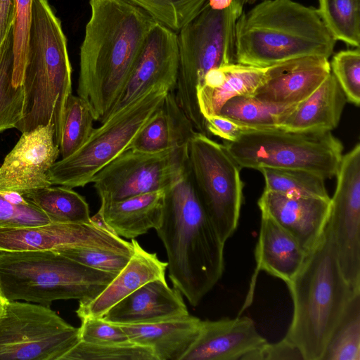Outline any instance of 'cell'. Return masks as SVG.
Instances as JSON below:
<instances>
[{
    "label": "cell",
    "mask_w": 360,
    "mask_h": 360,
    "mask_svg": "<svg viewBox=\"0 0 360 360\" xmlns=\"http://www.w3.org/2000/svg\"><path fill=\"white\" fill-rule=\"evenodd\" d=\"M201 325V319L188 314L156 323L121 327L130 341L150 347L157 360H181L197 338Z\"/></svg>",
    "instance_id": "cell-24"
},
{
    "label": "cell",
    "mask_w": 360,
    "mask_h": 360,
    "mask_svg": "<svg viewBox=\"0 0 360 360\" xmlns=\"http://www.w3.org/2000/svg\"><path fill=\"white\" fill-rule=\"evenodd\" d=\"M322 360H360V295L352 300Z\"/></svg>",
    "instance_id": "cell-33"
},
{
    "label": "cell",
    "mask_w": 360,
    "mask_h": 360,
    "mask_svg": "<svg viewBox=\"0 0 360 360\" xmlns=\"http://www.w3.org/2000/svg\"><path fill=\"white\" fill-rule=\"evenodd\" d=\"M286 285L293 314L284 339L299 349L304 360H322L352 300L360 295L341 271L328 221L319 241Z\"/></svg>",
    "instance_id": "cell-3"
},
{
    "label": "cell",
    "mask_w": 360,
    "mask_h": 360,
    "mask_svg": "<svg viewBox=\"0 0 360 360\" xmlns=\"http://www.w3.org/2000/svg\"><path fill=\"white\" fill-rule=\"evenodd\" d=\"M331 73L344 91L347 102L360 104V49L342 50L335 53L330 63Z\"/></svg>",
    "instance_id": "cell-38"
},
{
    "label": "cell",
    "mask_w": 360,
    "mask_h": 360,
    "mask_svg": "<svg viewBox=\"0 0 360 360\" xmlns=\"http://www.w3.org/2000/svg\"><path fill=\"white\" fill-rule=\"evenodd\" d=\"M195 131L179 105L174 91H170L128 148L148 153H160L188 144Z\"/></svg>",
    "instance_id": "cell-25"
},
{
    "label": "cell",
    "mask_w": 360,
    "mask_h": 360,
    "mask_svg": "<svg viewBox=\"0 0 360 360\" xmlns=\"http://www.w3.org/2000/svg\"><path fill=\"white\" fill-rule=\"evenodd\" d=\"M94 116L89 103L72 94L68 98L58 142L62 159L80 148L89 137Z\"/></svg>",
    "instance_id": "cell-32"
},
{
    "label": "cell",
    "mask_w": 360,
    "mask_h": 360,
    "mask_svg": "<svg viewBox=\"0 0 360 360\" xmlns=\"http://www.w3.org/2000/svg\"><path fill=\"white\" fill-rule=\"evenodd\" d=\"M335 43L316 8L292 0H261L236 22V60L265 68L304 56L329 58Z\"/></svg>",
    "instance_id": "cell-4"
},
{
    "label": "cell",
    "mask_w": 360,
    "mask_h": 360,
    "mask_svg": "<svg viewBox=\"0 0 360 360\" xmlns=\"http://www.w3.org/2000/svg\"><path fill=\"white\" fill-rule=\"evenodd\" d=\"M80 340L50 307L8 301L0 316V360H61Z\"/></svg>",
    "instance_id": "cell-11"
},
{
    "label": "cell",
    "mask_w": 360,
    "mask_h": 360,
    "mask_svg": "<svg viewBox=\"0 0 360 360\" xmlns=\"http://www.w3.org/2000/svg\"><path fill=\"white\" fill-rule=\"evenodd\" d=\"M20 195L44 212L51 223L91 224L87 202L71 188L50 186Z\"/></svg>",
    "instance_id": "cell-28"
},
{
    "label": "cell",
    "mask_w": 360,
    "mask_h": 360,
    "mask_svg": "<svg viewBox=\"0 0 360 360\" xmlns=\"http://www.w3.org/2000/svg\"><path fill=\"white\" fill-rule=\"evenodd\" d=\"M266 342L249 317L202 320L197 338L181 360H242Z\"/></svg>",
    "instance_id": "cell-19"
},
{
    "label": "cell",
    "mask_w": 360,
    "mask_h": 360,
    "mask_svg": "<svg viewBox=\"0 0 360 360\" xmlns=\"http://www.w3.org/2000/svg\"><path fill=\"white\" fill-rule=\"evenodd\" d=\"M295 106H276L262 102L252 96H238L228 100L218 114L246 129H276L279 128L285 116Z\"/></svg>",
    "instance_id": "cell-29"
},
{
    "label": "cell",
    "mask_w": 360,
    "mask_h": 360,
    "mask_svg": "<svg viewBox=\"0 0 360 360\" xmlns=\"http://www.w3.org/2000/svg\"><path fill=\"white\" fill-rule=\"evenodd\" d=\"M257 204L261 214L290 234L306 254L322 236L330 209V199L288 196L265 189Z\"/></svg>",
    "instance_id": "cell-18"
},
{
    "label": "cell",
    "mask_w": 360,
    "mask_h": 360,
    "mask_svg": "<svg viewBox=\"0 0 360 360\" xmlns=\"http://www.w3.org/2000/svg\"><path fill=\"white\" fill-rule=\"evenodd\" d=\"M115 276L86 266L55 250L0 252V291L7 301L46 307L59 300L90 301Z\"/></svg>",
    "instance_id": "cell-6"
},
{
    "label": "cell",
    "mask_w": 360,
    "mask_h": 360,
    "mask_svg": "<svg viewBox=\"0 0 360 360\" xmlns=\"http://www.w3.org/2000/svg\"><path fill=\"white\" fill-rule=\"evenodd\" d=\"M72 67L60 20L48 0H32V23L22 87V133L49 122L58 144L65 108L72 94Z\"/></svg>",
    "instance_id": "cell-5"
},
{
    "label": "cell",
    "mask_w": 360,
    "mask_h": 360,
    "mask_svg": "<svg viewBox=\"0 0 360 360\" xmlns=\"http://www.w3.org/2000/svg\"><path fill=\"white\" fill-rule=\"evenodd\" d=\"M7 302L8 301L4 298V297L3 296L0 291V316L3 314L5 310Z\"/></svg>",
    "instance_id": "cell-46"
},
{
    "label": "cell",
    "mask_w": 360,
    "mask_h": 360,
    "mask_svg": "<svg viewBox=\"0 0 360 360\" xmlns=\"http://www.w3.org/2000/svg\"><path fill=\"white\" fill-rule=\"evenodd\" d=\"M32 0H15L12 25L13 72V84L22 86L32 23Z\"/></svg>",
    "instance_id": "cell-36"
},
{
    "label": "cell",
    "mask_w": 360,
    "mask_h": 360,
    "mask_svg": "<svg viewBox=\"0 0 360 360\" xmlns=\"http://www.w3.org/2000/svg\"><path fill=\"white\" fill-rule=\"evenodd\" d=\"M317 13L337 41L360 45V0H319Z\"/></svg>",
    "instance_id": "cell-30"
},
{
    "label": "cell",
    "mask_w": 360,
    "mask_h": 360,
    "mask_svg": "<svg viewBox=\"0 0 360 360\" xmlns=\"http://www.w3.org/2000/svg\"><path fill=\"white\" fill-rule=\"evenodd\" d=\"M223 144L240 168L298 169L325 180L336 176L343 156L342 143L330 131L246 129Z\"/></svg>",
    "instance_id": "cell-8"
},
{
    "label": "cell",
    "mask_w": 360,
    "mask_h": 360,
    "mask_svg": "<svg viewBox=\"0 0 360 360\" xmlns=\"http://www.w3.org/2000/svg\"><path fill=\"white\" fill-rule=\"evenodd\" d=\"M14 11L15 0H0V47L12 28Z\"/></svg>",
    "instance_id": "cell-43"
},
{
    "label": "cell",
    "mask_w": 360,
    "mask_h": 360,
    "mask_svg": "<svg viewBox=\"0 0 360 360\" xmlns=\"http://www.w3.org/2000/svg\"><path fill=\"white\" fill-rule=\"evenodd\" d=\"M178 68L177 33L156 23L148 34L129 77L105 120L153 88L174 91Z\"/></svg>",
    "instance_id": "cell-15"
},
{
    "label": "cell",
    "mask_w": 360,
    "mask_h": 360,
    "mask_svg": "<svg viewBox=\"0 0 360 360\" xmlns=\"http://www.w3.org/2000/svg\"><path fill=\"white\" fill-rule=\"evenodd\" d=\"M91 222L92 224L96 226V227L106 231L109 233H113L112 230L110 229V227L108 225V224L105 221L101 214L97 212L96 214H94L93 217H91ZM116 235V234H115Z\"/></svg>",
    "instance_id": "cell-45"
},
{
    "label": "cell",
    "mask_w": 360,
    "mask_h": 360,
    "mask_svg": "<svg viewBox=\"0 0 360 360\" xmlns=\"http://www.w3.org/2000/svg\"><path fill=\"white\" fill-rule=\"evenodd\" d=\"M268 67L233 63L210 70L197 90L199 110L205 119L217 115L223 105L238 96H252L266 80Z\"/></svg>",
    "instance_id": "cell-23"
},
{
    "label": "cell",
    "mask_w": 360,
    "mask_h": 360,
    "mask_svg": "<svg viewBox=\"0 0 360 360\" xmlns=\"http://www.w3.org/2000/svg\"><path fill=\"white\" fill-rule=\"evenodd\" d=\"M257 1L258 0H207V3L213 9L224 10L236 2H244L246 4H252Z\"/></svg>",
    "instance_id": "cell-44"
},
{
    "label": "cell",
    "mask_w": 360,
    "mask_h": 360,
    "mask_svg": "<svg viewBox=\"0 0 360 360\" xmlns=\"http://www.w3.org/2000/svg\"><path fill=\"white\" fill-rule=\"evenodd\" d=\"M189 314L181 292L166 280L146 283L112 307L102 318L120 325L152 323Z\"/></svg>",
    "instance_id": "cell-20"
},
{
    "label": "cell",
    "mask_w": 360,
    "mask_h": 360,
    "mask_svg": "<svg viewBox=\"0 0 360 360\" xmlns=\"http://www.w3.org/2000/svg\"><path fill=\"white\" fill-rule=\"evenodd\" d=\"M49 223L46 214L20 194L0 192V226L29 227Z\"/></svg>",
    "instance_id": "cell-37"
},
{
    "label": "cell",
    "mask_w": 360,
    "mask_h": 360,
    "mask_svg": "<svg viewBox=\"0 0 360 360\" xmlns=\"http://www.w3.org/2000/svg\"><path fill=\"white\" fill-rule=\"evenodd\" d=\"M246 5L236 2L226 9L216 10L206 2L200 13L177 32L176 100L195 130L208 136L197 90L210 70L236 63V26Z\"/></svg>",
    "instance_id": "cell-7"
},
{
    "label": "cell",
    "mask_w": 360,
    "mask_h": 360,
    "mask_svg": "<svg viewBox=\"0 0 360 360\" xmlns=\"http://www.w3.org/2000/svg\"><path fill=\"white\" fill-rule=\"evenodd\" d=\"M156 22L178 32L202 10L207 0H129Z\"/></svg>",
    "instance_id": "cell-34"
},
{
    "label": "cell",
    "mask_w": 360,
    "mask_h": 360,
    "mask_svg": "<svg viewBox=\"0 0 360 360\" xmlns=\"http://www.w3.org/2000/svg\"><path fill=\"white\" fill-rule=\"evenodd\" d=\"M347 102L344 91L330 72L311 95L285 116L279 128L331 131L338 127Z\"/></svg>",
    "instance_id": "cell-26"
},
{
    "label": "cell",
    "mask_w": 360,
    "mask_h": 360,
    "mask_svg": "<svg viewBox=\"0 0 360 360\" xmlns=\"http://www.w3.org/2000/svg\"><path fill=\"white\" fill-rule=\"evenodd\" d=\"M188 155L200 200L226 243L238 226L243 199L241 168L224 144L198 131L188 143Z\"/></svg>",
    "instance_id": "cell-10"
},
{
    "label": "cell",
    "mask_w": 360,
    "mask_h": 360,
    "mask_svg": "<svg viewBox=\"0 0 360 360\" xmlns=\"http://www.w3.org/2000/svg\"><path fill=\"white\" fill-rule=\"evenodd\" d=\"M100 249L131 255L133 246L92 224H54L29 227L0 226V252Z\"/></svg>",
    "instance_id": "cell-14"
},
{
    "label": "cell",
    "mask_w": 360,
    "mask_h": 360,
    "mask_svg": "<svg viewBox=\"0 0 360 360\" xmlns=\"http://www.w3.org/2000/svg\"><path fill=\"white\" fill-rule=\"evenodd\" d=\"M61 360H157L150 347L130 340L98 345L80 340Z\"/></svg>",
    "instance_id": "cell-35"
},
{
    "label": "cell",
    "mask_w": 360,
    "mask_h": 360,
    "mask_svg": "<svg viewBox=\"0 0 360 360\" xmlns=\"http://www.w3.org/2000/svg\"><path fill=\"white\" fill-rule=\"evenodd\" d=\"M80 47L77 95L102 123L122 91L156 22L129 0H89Z\"/></svg>",
    "instance_id": "cell-1"
},
{
    "label": "cell",
    "mask_w": 360,
    "mask_h": 360,
    "mask_svg": "<svg viewBox=\"0 0 360 360\" xmlns=\"http://www.w3.org/2000/svg\"><path fill=\"white\" fill-rule=\"evenodd\" d=\"M328 58L309 56L268 67L266 80L252 96L269 105H296L311 95L330 75Z\"/></svg>",
    "instance_id": "cell-17"
},
{
    "label": "cell",
    "mask_w": 360,
    "mask_h": 360,
    "mask_svg": "<svg viewBox=\"0 0 360 360\" xmlns=\"http://www.w3.org/2000/svg\"><path fill=\"white\" fill-rule=\"evenodd\" d=\"M55 251L86 266L115 275L122 270L132 255L86 248H68Z\"/></svg>",
    "instance_id": "cell-39"
},
{
    "label": "cell",
    "mask_w": 360,
    "mask_h": 360,
    "mask_svg": "<svg viewBox=\"0 0 360 360\" xmlns=\"http://www.w3.org/2000/svg\"><path fill=\"white\" fill-rule=\"evenodd\" d=\"M303 359L299 349L284 338L275 343L267 341L245 355L242 360H287Z\"/></svg>",
    "instance_id": "cell-41"
},
{
    "label": "cell",
    "mask_w": 360,
    "mask_h": 360,
    "mask_svg": "<svg viewBox=\"0 0 360 360\" xmlns=\"http://www.w3.org/2000/svg\"><path fill=\"white\" fill-rule=\"evenodd\" d=\"M168 91L153 88L94 128L84 145L66 158L56 161L47 176L51 186L84 187L131 143L155 114Z\"/></svg>",
    "instance_id": "cell-9"
},
{
    "label": "cell",
    "mask_w": 360,
    "mask_h": 360,
    "mask_svg": "<svg viewBox=\"0 0 360 360\" xmlns=\"http://www.w3.org/2000/svg\"><path fill=\"white\" fill-rule=\"evenodd\" d=\"M210 135H214L226 141H235L246 128L235 121L219 114L205 118Z\"/></svg>",
    "instance_id": "cell-42"
},
{
    "label": "cell",
    "mask_w": 360,
    "mask_h": 360,
    "mask_svg": "<svg viewBox=\"0 0 360 360\" xmlns=\"http://www.w3.org/2000/svg\"><path fill=\"white\" fill-rule=\"evenodd\" d=\"M79 336L82 341L98 345L122 343L129 338L121 326L101 318L81 319Z\"/></svg>",
    "instance_id": "cell-40"
},
{
    "label": "cell",
    "mask_w": 360,
    "mask_h": 360,
    "mask_svg": "<svg viewBox=\"0 0 360 360\" xmlns=\"http://www.w3.org/2000/svg\"><path fill=\"white\" fill-rule=\"evenodd\" d=\"M133 254L127 265L94 299L79 302L76 311L81 319L101 318L112 307L148 282L166 280L167 262L160 260L156 253L144 250L131 239Z\"/></svg>",
    "instance_id": "cell-21"
},
{
    "label": "cell",
    "mask_w": 360,
    "mask_h": 360,
    "mask_svg": "<svg viewBox=\"0 0 360 360\" xmlns=\"http://www.w3.org/2000/svg\"><path fill=\"white\" fill-rule=\"evenodd\" d=\"M306 255L290 234L271 218L261 214L259 234L255 250L256 268L241 311L252 302L257 277L261 271L287 284L298 271Z\"/></svg>",
    "instance_id": "cell-22"
},
{
    "label": "cell",
    "mask_w": 360,
    "mask_h": 360,
    "mask_svg": "<svg viewBox=\"0 0 360 360\" xmlns=\"http://www.w3.org/2000/svg\"><path fill=\"white\" fill-rule=\"evenodd\" d=\"M165 194V190H160L101 202L98 212L115 234L133 239L159 227L164 214Z\"/></svg>",
    "instance_id": "cell-27"
},
{
    "label": "cell",
    "mask_w": 360,
    "mask_h": 360,
    "mask_svg": "<svg viewBox=\"0 0 360 360\" xmlns=\"http://www.w3.org/2000/svg\"><path fill=\"white\" fill-rule=\"evenodd\" d=\"M167 252L169 278L192 306L214 287L224 271V245L197 193L190 172L166 191L155 229Z\"/></svg>",
    "instance_id": "cell-2"
},
{
    "label": "cell",
    "mask_w": 360,
    "mask_h": 360,
    "mask_svg": "<svg viewBox=\"0 0 360 360\" xmlns=\"http://www.w3.org/2000/svg\"><path fill=\"white\" fill-rule=\"evenodd\" d=\"M330 198V226L341 271L360 291V143L342 156Z\"/></svg>",
    "instance_id": "cell-13"
},
{
    "label": "cell",
    "mask_w": 360,
    "mask_h": 360,
    "mask_svg": "<svg viewBox=\"0 0 360 360\" xmlns=\"http://www.w3.org/2000/svg\"><path fill=\"white\" fill-rule=\"evenodd\" d=\"M265 180V190L288 196L330 199L325 179L303 169L262 167L259 169Z\"/></svg>",
    "instance_id": "cell-31"
},
{
    "label": "cell",
    "mask_w": 360,
    "mask_h": 360,
    "mask_svg": "<svg viewBox=\"0 0 360 360\" xmlns=\"http://www.w3.org/2000/svg\"><path fill=\"white\" fill-rule=\"evenodd\" d=\"M189 171L188 144L148 153L127 148L92 179L101 202L167 191Z\"/></svg>",
    "instance_id": "cell-12"
},
{
    "label": "cell",
    "mask_w": 360,
    "mask_h": 360,
    "mask_svg": "<svg viewBox=\"0 0 360 360\" xmlns=\"http://www.w3.org/2000/svg\"><path fill=\"white\" fill-rule=\"evenodd\" d=\"M59 154L52 122L22 133L0 166V192L21 194L51 186L47 174Z\"/></svg>",
    "instance_id": "cell-16"
}]
</instances>
